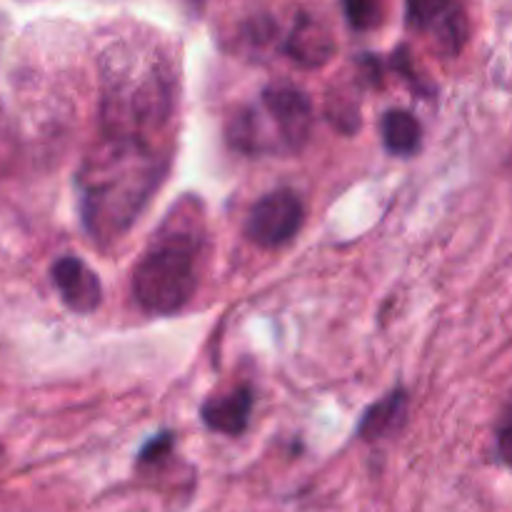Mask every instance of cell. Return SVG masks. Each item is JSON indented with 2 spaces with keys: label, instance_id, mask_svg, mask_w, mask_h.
I'll use <instances>...</instances> for the list:
<instances>
[{
  "label": "cell",
  "instance_id": "obj_1",
  "mask_svg": "<svg viewBox=\"0 0 512 512\" xmlns=\"http://www.w3.org/2000/svg\"><path fill=\"white\" fill-rule=\"evenodd\" d=\"M163 173V158L150 140L105 133L78 175L80 215L95 243H113L133 228Z\"/></svg>",
  "mask_w": 512,
  "mask_h": 512
},
{
  "label": "cell",
  "instance_id": "obj_2",
  "mask_svg": "<svg viewBox=\"0 0 512 512\" xmlns=\"http://www.w3.org/2000/svg\"><path fill=\"white\" fill-rule=\"evenodd\" d=\"M173 75L153 53L110 50L103 65V125L110 135L148 140L173 113Z\"/></svg>",
  "mask_w": 512,
  "mask_h": 512
},
{
  "label": "cell",
  "instance_id": "obj_3",
  "mask_svg": "<svg viewBox=\"0 0 512 512\" xmlns=\"http://www.w3.org/2000/svg\"><path fill=\"white\" fill-rule=\"evenodd\" d=\"M185 205L188 200L170 210L160 230H155L140 263L135 265L133 295L148 313H178L190 303L198 285L203 230L200 215L185 213Z\"/></svg>",
  "mask_w": 512,
  "mask_h": 512
},
{
  "label": "cell",
  "instance_id": "obj_4",
  "mask_svg": "<svg viewBox=\"0 0 512 512\" xmlns=\"http://www.w3.org/2000/svg\"><path fill=\"white\" fill-rule=\"evenodd\" d=\"M303 200L288 188H280L253 205L245 223V233L260 248H280L290 243L303 228Z\"/></svg>",
  "mask_w": 512,
  "mask_h": 512
},
{
  "label": "cell",
  "instance_id": "obj_5",
  "mask_svg": "<svg viewBox=\"0 0 512 512\" xmlns=\"http://www.w3.org/2000/svg\"><path fill=\"white\" fill-rule=\"evenodd\" d=\"M260 115L273 123L275 148L298 150L308 140L313 125V108L303 90L293 85H270L263 90L258 105Z\"/></svg>",
  "mask_w": 512,
  "mask_h": 512
},
{
  "label": "cell",
  "instance_id": "obj_6",
  "mask_svg": "<svg viewBox=\"0 0 512 512\" xmlns=\"http://www.w3.org/2000/svg\"><path fill=\"white\" fill-rule=\"evenodd\" d=\"M408 23L430 38L440 53L455 55L468 40V18L460 0H405Z\"/></svg>",
  "mask_w": 512,
  "mask_h": 512
},
{
  "label": "cell",
  "instance_id": "obj_7",
  "mask_svg": "<svg viewBox=\"0 0 512 512\" xmlns=\"http://www.w3.org/2000/svg\"><path fill=\"white\" fill-rule=\"evenodd\" d=\"M53 283L58 288L60 298L70 310L80 315L93 313L100 305V280L88 265L73 255H63L50 268Z\"/></svg>",
  "mask_w": 512,
  "mask_h": 512
},
{
  "label": "cell",
  "instance_id": "obj_8",
  "mask_svg": "<svg viewBox=\"0 0 512 512\" xmlns=\"http://www.w3.org/2000/svg\"><path fill=\"white\" fill-rule=\"evenodd\" d=\"M288 55L303 68H320L335 53V38L328 25L315 15H300L295 20L293 33L288 35Z\"/></svg>",
  "mask_w": 512,
  "mask_h": 512
},
{
  "label": "cell",
  "instance_id": "obj_9",
  "mask_svg": "<svg viewBox=\"0 0 512 512\" xmlns=\"http://www.w3.org/2000/svg\"><path fill=\"white\" fill-rule=\"evenodd\" d=\"M253 413V393L250 388H235L228 395H215L203 405V420L210 430L223 435H240L248 428Z\"/></svg>",
  "mask_w": 512,
  "mask_h": 512
},
{
  "label": "cell",
  "instance_id": "obj_10",
  "mask_svg": "<svg viewBox=\"0 0 512 512\" xmlns=\"http://www.w3.org/2000/svg\"><path fill=\"white\" fill-rule=\"evenodd\" d=\"M405 410H408V398L403 390H393L385 400L375 403L373 408L365 413L363 423H360L358 433L365 440H380L385 435L395 433L400 423L405 420Z\"/></svg>",
  "mask_w": 512,
  "mask_h": 512
},
{
  "label": "cell",
  "instance_id": "obj_11",
  "mask_svg": "<svg viewBox=\"0 0 512 512\" xmlns=\"http://www.w3.org/2000/svg\"><path fill=\"white\" fill-rule=\"evenodd\" d=\"M383 143L395 155H413L420 145V123L408 110H388L380 120Z\"/></svg>",
  "mask_w": 512,
  "mask_h": 512
},
{
  "label": "cell",
  "instance_id": "obj_12",
  "mask_svg": "<svg viewBox=\"0 0 512 512\" xmlns=\"http://www.w3.org/2000/svg\"><path fill=\"white\" fill-rule=\"evenodd\" d=\"M343 10L355 30H373L383 20V0H343Z\"/></svg>",
  "mask_w": 512,
  "mask_h": 512
},
{
  "label": "cell",
  "instance_id": "obj_13",
  "mask_svg": "<svg viewBox=\"0 0 512 512\" xmlns=\"http://www.w3.org/2000/svg\"><path fill=\"white\" fill-rule=\"evenodd\" d=\"M170 445H173V435L170 433L155 435V438L145 445L143 453H140V463H155V460H160L165 453H168Z\"/></svg>",
  "mask_w": 512,
  "mask_h": 512
},
{
  "label": "cell",
  "instance_id": "obj_14",
  "mask_svg": "<svg viewBox=\"0 0 512 512\" xmlns=\"http://www.w3.org/2000/svg\"><path fill=\"white\" fill-rule=\"evenodd\" d=\"M500 453L508 463H512V420L500 430Z\"/></svg>",
  "mask_w": 512,
  "mask_h": 512
},
{
  "label": "cell",
  "instance_id": "obj_15",
  "mask_svg": "<svg viewBox=\"0 0 512 512\" xmlns=\"http://www.w3.org/2000/svg\"><path fill=\"white\" fill-rule=\"evenodd\" d=\"M0 458H3V448H0Z\"/></svg>",
  "mask_w": 512,
  "mask_h": 512
}]
</instances>
